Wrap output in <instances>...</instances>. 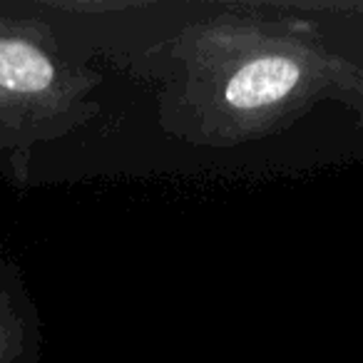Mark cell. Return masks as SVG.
<instances>
[{
  "instance_id": "2",
  "label": "cell",
  "mask_w": 363,
  "mask_h": 363,
  "mask_svg": "<svg viewBox=\"0 0 363 363\" xmlns=\"http://www.w3.org/2000/svg\"><path fill=\"white\" fill-rule=\"evenodd\" d=\"M35 351V321L18 269L0 254V363H28Z\"/></svg>"
},
{
  "instance_id": "1",
  "label": "cell",
  "mask_w": 363,
  "mask_h": 363,
  "mask_svg": "<svg viewBox=\"0 0 363 363\" xmlns=\"http://www.w3.org/2000/svg\"><path fill=\"white\" fill-rule=\"evenodd\" d=\"M62 75L43 38L0 6V150L23 157L48 122Z\"/></svg>"
},
{
  "instance_id": "3",
  "label": "cell",
  "mask_w": 363,
  "mask_h": 363,
  "mask_svg": "<svg viewBox=\"0 0 363 363\" xmlns=\"http://www.w3.org/2000/svg\"><path fill=\"white\" fill-rule=\"evenodd\" d=\"M296 82V62L286 57H262L232 77L227 85V102L234 107H262L281 100Z\"/></svg>"
}]
</instances>
